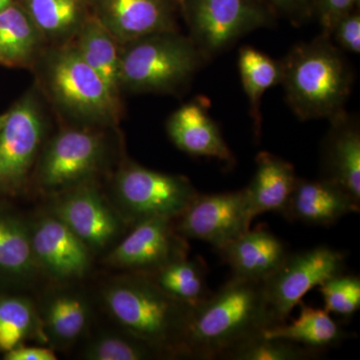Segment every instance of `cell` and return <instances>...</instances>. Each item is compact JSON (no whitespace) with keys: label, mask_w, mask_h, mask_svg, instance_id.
Masks as SVG:
<instances>
[{"label":"cell","mask_w":360,"mask_h":360,"mask_svg":"<svg viewBox=\"0 0 360 360\" xmlns=\"http://www.w3.org/2000/svg\"><path fill=\"white\" fill-rule=\"evenodd\" d=\"M271 326L262 283L232 276L194 307L184 340V356L227 359L234 350Z\"/></svg>","instance_id":"cell-1"},{"label":"cell","mask_w":360,"mask_h":360,"mask_svg":"<svg viewBox=\"0 0 360 360\" xmlns=\"http://www.w3.org/2000/svg\"><path fill=\"white\" fill-rule=\"evenodd\" d=\"M106 307L123 330L161 357L184 356V340L194 307L168 295L148 274L117 279L103 293Z\"/></svg>","instance_id":"cell-2"},{"label":"cell","mask_w":360,"mask_h":360,"mask_svg":"<svg viewBox=\"0 0 360 360\" xmlns=\"http://www.w3.org/2000/svg\"><path fill=\"white\" fill-rule=\"evenodd\" d=\"M281 65L286 101L300 120H331L345 111L354 77L329 35L296 45Z\"/></svg>","instance_id":"cell-3"},{"label":"cell","mask_w":360,"mask_h":360,"mask_svg":"<svg viewBox=\"0 0 360 360\" xmlns=\"http://www.w3.org/2000/svg\"><path fill=\"white\" fill-rule=\"evenodd\" d=\"M205 60L189 37L176 32L148 35L120 49V89L174 92L191 82Z\"/></svg>","instance_id":"cell-4"},{"label":"cell","mask_w":360,"mask_h":360,"mask_svg":"<svg viewBox=\"0 0 360 360\" xmlns=\"http://www.w3.org/2000/svg\"><path fill=\"white\" fill-rule=\"evenodd\" d=\"M116 210L127 224L153 217L174 219L198 195L191 180L129 162L116 174Z\"/></svg>","instance_id":"cell-5"},{"label":"cell","mask_w":360,"mask_h":360,"mask_svg":"<svg viewBox=\"0 0 360 360\" xmlns=\"http://www.w3.org/2000/svg\"><path fill=\"white\" fill-rule=\"evenodd\" d=\"M191 39L206 59L245 34L269 26L274 14L262 0H182Z\"/></svg>","instance_id":"cell-6"},{"label":"cell","mask_w":360,"mask_h":360,"mask_svg":"<svg viewBox=\"0 0 360 360\" xmlns=\"http://www.w3.org/2000/svg\"><path fill=\"white\" fill-rule=\"evenodd\" d=\"M345 255L328 246L288 253L283 264L262 281L274 326L285 323L303 296L336 274H342Z\"/></svg>","instance_id":"cell-7"},{"label":"cell","mask_w":360,"mask_h":360,"mask_svg":"<svg viewBox=\"0 0 360 360\" xmlns=\"http://www.w3.org/2000/svg\"><path fill=\"white\" fill-rule=\"evenodd\" d=\"M47 77L52 96L66 110L90 122L117 120L120 103L75 46H66L52 58Z\"/></svg>","instance_id":"cell-8"},{"label":"cell","mask_w":360,"mask_h":360,"mask_svg":"<svg viewBox=\"0 0 360 360\" xmlns=\"http://www.w3.org/2000/svg\"><path fill=\"white\" fill-rule=\"evenodd\" d=\"M44 134L39 103L28 92L8 110L0 130V196L18 195L25 188Z\"/></svg>","instance_id":"cell-9"},{"label":"cell","mask_w":360,"mask_h":360,"mask_svg":"<svg viewBox=\"0 0 360 360\" xmlns=\"http://www.w3.org/2000/svg\"><path fill=\"white\" fill-rule=\"evenodd\" d=\"M103 137L84 129H68L53 137L40 158L37 181L47 193H60L85 184L101 167Z\"/></svg>","instance_id":"cell-10"},{"label":"cell","mask_w":360,"mask_h":360,"mask_svg":"<svg viewBox=\"0 0 360 360\" xmlns=\"http://www.w3.org/2000/svg\"><path fill=\"white\" fill-rule=\"evenodd\" d=\"M175 229L184 238L198 239L215 250L250 231L253 217L245 189L198 194L182 212Z\"/></svg>","instance_id":"cell-11"},{"label":"cell","mask_w":360,"mask_h":360,"mask_svg":"<svg viewBox=\"0 0 360 360\" xmlns=\"http://www.w3.org/2000/svg\"><path fill=\"white\" fill-rule=\"evenodd\" d=\"M52 214L68 225L89 250H101L122 236L127 222L86 182L58 193Z\"/></svg>","instance_id":"cell-12"},{"label":"cell","mask_w":360,"mask_h":360,"mask_svg":"<svg viewBox=\"0 0 360 360\" xmlns=\"http://www.w3.org/2000/svg\"><path fill=\"white\" fill-rule=\"evenodd\" d=\"M172 220L153 217L141 220L108 255V264L136 274H151L165 265L187 257L186 238Z\"/></svg>","instance_id":"cell-13"},{"label":"cell","mask_w":360,"mask_h":360,"mask_svg":"<svg viewBox=\"0 0 360 360\" xmlns=\"http://www.w3.org/2000/svg\"><path fill=\"white\" fill-rule=\"evenodd\" d=\"M30 240L37 269L58 281L82 278L89 269L90 250L56 215L30 224Z\"/></svg>","instance_id":"cell-14"},{"label":"cell","mask_w":360,"mask_h":360,"mask_svg":"<svg viewBox=\"0 0 360 360\" xmlns=\"http://www.w3.org/2000/svg\"><path fill=\"white\" fill-rule=\"evenodd\" d=\"M89 4L91 13L120 45L155 33L176 32L174 0H89Z\"/></svg>","instance_id":"cell-15"},{"label":"cell","mask_w":360,"mask_h":360,"mask_svg":"<svg viewBox=\"0 0 360 360\" xmlns=\"http://www.w3.org/2000/svg\"><path fill=\"white\" fill-rule=\"evenodd\" d=\"M208 106L205 98H196L180 106L167 120L168 136L177 148L188 155L232 165L233 155L210 115Z\"/></svg>","instance_id":"cell-16"},{"label":"cell","mask_w":360,"mask_h":360,"mask_svg":"<svg viewBox=\"0 0 360 360\" xmlns=\"http://www.w3.org/2000/svg\"><path fill=\"white\" fill-rule=\"evenodd\" d=\"M359 202L326 179H297L283 214L303 224L329 226L345 215L359 212Z\"/></svg>","instance_id":"cell-17"},{"label":"cell","mask_w":360,"mask_h":360,"mask_svg":"<svg viewBox=\"0 0 360 360\" xmlns=\"http://www.w3.org/2000/svg\"><path fill=\"white\" fill-rule=\"evenodd\" d=\"M324 142L323 179L331 180L360 203V130L345 111L331 118Z\"/></svg>","instance_id":"cell-18"},{"label":"cell","mask_w":360,"mask_h":360,"mask_svg":"<svg viewBox=\"0 0 360 360\" xmlns=\"http://www.w3.org/2000/svg\"><path fill=\"white\" fill-rule=\"evenodd\" d=\"M233 276L262 283L288 257L285 245L265 229L248 231L217 250Z\"/></svg>","instance_id":"cell-19"},{"label":"cell","mask_w":360,"mask_h":360,"mask_svg":"<svg viewBox=\"0 0 360 360\" xmlns=\"http://www.w3.org/2000/svg\"><path fill=\"white\" fill-rule=\"evenodd\" d=\"M30 222L0 201V285H20L37 271Z\"/></svg>","instance_id":"cell-20"},{"label":"cell","mask_w":360,"mask_h":360,"mask_svg":"<svg viewBox=\"0 0 360 360\" xmlns=\"http://www.w3.org/2000/svg\"><path fill=\"white\" fill-rule=\"evenodd\" d=\"M297 179L288 161L270 153H260L255 174L245 188L253 219L264 212L283 213Z\"/></svg>","instance_id":"cell-21"},{"label":"cell","mask_w":360,"mask_h":360,"mask_svg":"<svg viewBox=\"0 0 360 360\" xmlns=\"http://www.w3.org/2000/svg\"><path fill=\"white\" fill-rule=\"evenodd\" d=\"M75 34V49L120 103V44L91 11Z\"/></svg>","instance_id":"cell-22"},{"label":"cell","mask_w":360,"mask_h":360,"mask_svg":"<svg viewBox=\"0 0 360 360\" xmlns=\"http://www.w3.org/2000/svg\"><path fill=\"white\" fill-rule=\"evenodd\" d=\"M46 340L66 347L77 340L86 328L89 305L86 298L75 291H58L44 300L39 310Z\"/></svg>","instance_id":"cell-23"},{"label":"cell","mask_w":360,"mask_h":360,"mask_svg":"<svg viewBox=\"0 0 360 360\" xmlns=\"http://www.w3.org/2000/svg\"><path fill=\"white\" fill-rule=\"evenodd\" d=\"M262 335L297 343L311 349L335 347L347 338V333L331 319L326 309L303 304L300 316L292 323H281L264 329Z\"/></svg>","instance_id":"cell-24"},{"label":"cell","mask_w":360,"mask_h":360,"mask_svg":"<svg viewBox=\"0 0 360 360\" xmlns=\"http://www.w3.org/2000/svg\"><path fill=\"white\" fill-rule=\"evenodd\" d=\"M41 37L18 1L0 13V65L27 66Z\"/></svg>","instance_id":"cell-25"},{"label":"cell","mask_w":360,"mask_h":360,"mask_svg":"<svg viewBox=\"0 0 360 360\" xmlns=\"http://www.w3.org/2000/svg\"><path fill=\"white\" fill-rule=\"evenodd\" d=\"M238 68L241 84L250 103V112L257 137L262 132V99L267 89L281 84V61L251 46L239 49Z\"/></svg>","instance_id":"cell-26"},{"label":"cell","mask_w":360,"mask_h":360,"mask_svg":"<svg viewBox=\"0 0 360 360\" xmlns=\"http://www.w3.org/2000/svg\"><path fill=\"white\" fill-rule=\"evenodd\" d=\"M40 34L59 39L78 28L89 15V0H16Z\"/></svg>","instance_id":"cell-27"},{"label":"cell","mask_w":360,"mask_h":360,"mask_svg":"<svg viewBox=\"0 0 360 360\" xmlns=\"http://www.w3.org/2000/svg\"><path fill=\"white\" fill-rule=\"evenodd\" d=\"M148 276L168 295L189 307H198L212 295L201 260L181 258Z\"/></svg>","instance_id":"cell-28"},{"label":"cell","mask_w":360,"mask_h":360,"mask_svg":"<svg viewBox=\"0 0 360 360\" xmlns=\"http://www.w3.org/2000/svg\"><path fill=\"white\" fill-rule=\"evenodd\" d=\"M32 338L46 340L39 310L22 296L0 295V352L6 354Z\"/></svg>","instance_id":"cell-29"},{"label":"cell","mask_w":360,"mask_h":360,"mask_svg":"<svg viewBox=\"0 0 360 360\" xmlns=\"http://www.w3.org/2000/svg\"><path fill=\"white\" fill-rule=\"evenodd\" d=\"M160 356L153 348L127 331L124 335H98L84 350V359L90 360H144Z\"/></svg>","instance_id":"cell-30"},{"label":"cell","mask_w":360,"mask_h":360,"mask_svg":"<svg viewBox=\"0 0 360 360\" xmlns=\"http://www.w3.org/2000/svg\"><path fill=\"white\" fill-rule=\"evenodd\" d=\"M319 350L290 341L267 338L259 335L234 350L232 360H303L317 356Z\"/></svg>","instance_id":"cell-31"},{"label":"cell","mask_w":360,"mask_h":360,"mask_svg":"<svg viewBox=\"0 0 360 360\" xmlns=\"http://www.w3.org/2000/svg\"><path fill=\"white\" fill-rule=\"evenodd\" d=\"M326 311L348 317L360 307V278L340 274L319 286Z\"/></svg>","instance_id":"cell-32"},{"label":"cell","mask_w":360,"mask_h":360,"mask_svg":"<svg viewBox=\"0 0 360 360\" xmlns=\"http://www.w3.org/2000/svg\"><path fill=\"white\" fill-rule=\"evenodd\" d=\"M329 37L341 51L359 54L360 52V15L359 11H350L338 21Z\"/></svg>","instance_id":"cell-33"},{"label":"cell","mask_w":360,"mask_h":360,"mask_svg":"<svg viewBox=\"0 0 360 360\" xmlns=\"http://www.w3.org/2000/svg\"><path fill=\"white\" fill-rule=\"evenodd\" d=\"M359 0H319V20L324 34H330L338 21L354 11Z\"/></svg>","instance_id":"cell-34"},{"label":"cell","mask_w":360,"mask_h":360,"mask_svg":"<svg viewBox=\"0 0 360 360\" xmlns=\"http://www.w3.org/2000/svg\"><path fill=\"white\" fill-rule=\"evenodd\" d=\"M274 11L288 16L293 21L309 18L314 11V0H262Z\"/></svg>","instance_id":"cell-35"},{"label":"cell","mask_w":360,"mask_h":360,"mask_svg":"<svg viewBox=\"0 0 360 360\" xmlns=\"http://www.w3.org/2000/svg\"><path fill=\"white\" fill-rule=\"evenodd\" d=\"M6 360H56V354L51 348L25 347L20 345L4 354Z\"/></svg>","instance_id":"cell-36"},{"label":"cell","mask_w":360,"mask_h":360,"mask_svg":"<svg viewBox=\"0 0 360 360\" xmlns=\"http://www.w3.org/2000/svg\"><path fill=\"white\" fill-rule=\"evenodd\" d=\"M15 0H0V13L7 8L11 4H13Z\"/></svg>","instance_id":"cell-37"},{"label":"cell","mask_w":360,"mask_h":360,"mask_svg":"<svg viewBox=\"0 0 360 360\" xmlns=\"http://www.w3.org/2000/svg\"><path fill=\"white\" fill-rule=\"evenodd\" d=\"M7 117H8V111L6 113H2V115H0V130L2 129V127H4V124H6Z\"/></svg>","instance_id":"cell-38"},{"label":"cell","mask_w":360,"mask_h":360,"mask_svg":"<svg viewBox=\"0 0 360 360\" xmlns=\"http://www.w3.org/2000/svg\"><path fill=\"white\" fill-rule=\"evenodd\" d=\"M174 1L176 2L179 6H180V4H181L182 0H174Z\"/></svg>","instance_id":"cell-39"}]
</instances>
